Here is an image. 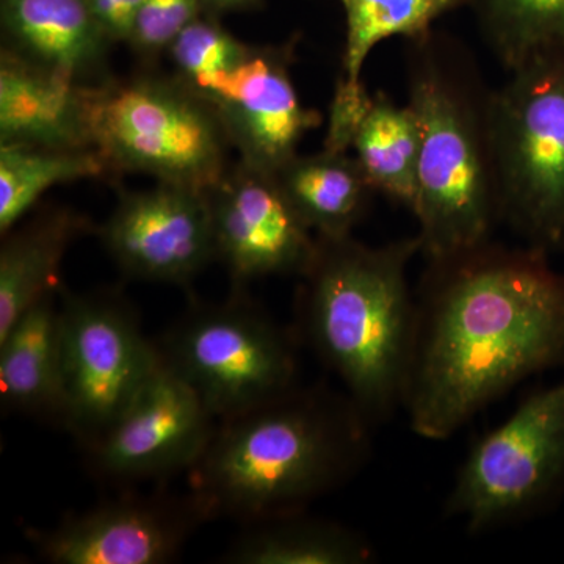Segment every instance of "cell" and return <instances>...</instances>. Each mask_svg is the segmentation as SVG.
Masks as SVG:
<instances>
[{
    "mask_svg": "<svg viewBox=\"0 0 564 564\" xmlns=\"http://www.w3.org/2000/svg\"><path fill=\"white\" fill-rule=\"evenodd\" d=\"M426 262L403 410L417 436L445 441L527 378L564 372V273L494 239Z\"/></svg>",
    "mask_w": 564,
    "mask_h": 564,
    "instance_id": "1",
    "label": "cell"
},
{
    "mask_svg": "<svg viewBox=\"0 0 564 564\" xmlns=\"http://www.w3.org/2000/svg\"><path fill=\"white\" fill-rule=\"evenodd\" d=\"M372 426L347 393L296 384L218 423L191 491L210 519L248 525L299 513L359 473Z\"/></svg>",
    "mask_w": 564,
    "mask_h": 564,
    "instance_id": "2",
    "label": "cell"
},
{
    "mask_svg": "<svg viewBox=\"0 0 564 564\" xmlns=\"http://www.w3.org/2000/svg\"><path fill=\"white\" fill-rule=\"evenodd\" d=\"M417 254V236L381 247L317 237L300 276V336L373 426L403 410L415 334L408 267Z\"/></svg>",
    "mask_w": 564,
    "mask_h": 564,
    "instance_id": "3",
    "label": "cell"
},
{
    "mask_svg": "<svg viewBox=\"0 0 564 564\" xmlns=\"http://www.w3.org/2000/svg\"><path fill=\"white\" fill-rule=\"evenodd\" d=\"M408 104L417 118L421 254L443 258L492 240L500 223L491 102L469 50L447 33L408 40Z\"/></svg>",
    "mask_w": 564,
    "mask_h": 564,
    "instance_id": "4",
    "label": "cell"
},
{
    "mask_svg": "<svg viewBox=\"0 0 564 564\" xmlns=\"http://www.w3.org/2000/svg\"><path fill=\"white\" fill-rule=\"evenodd\" d=\"M91 148L110 174L210 191L231 148L217 110L180 77L140 74L85 85Z\"/></svg>",
    "mask_w": 564,
    "mask_h": 564,
    "instance_id": "5",
    "label": "cell"
},
{
    "mask_svg": "<svg viewBox=\"0 0 564 564\" xmlns=\"http://www.w3.org/2000/svg\"><path fill=\"white\" fill-rule=\"evenodd\" d=\"M500 223L534 250H564V50L508 70L492 91Z\"/></svg>",
    "mask_w": 564,
    "mask_h": 564,
    "instance_id": "6",
    "label": "cell"
},
{
    "mask_svg": "<svg viewBox=\"0 0 564 564\" xmlns=\"http://www.w3.org/2000/svg\"><path fill=\"white\" fill-rule=\"evenodd\" d=\"M563 500L564 372L473 445L444 508L477 534L541 518Z\"/></svg>",
    "mask_w": 564,
    "mask_h": 564,
    "instance_id": "7",
    "label": "cell"
},
{
    "mask_svg": "<svg viewBox=\"0 0 564 564\" xmlns=\"http://www.w3.org/2000/svg\"><path fill=\"white\" fill-rule=\"evenodd\" d=\"M155 345L217 422L300 384L295 333L240 293L220 304H193Z\"/></svg>",
    "mask_w": 564,
    "mask_h": 564,
    "instance_id": "8",
    "label": "cell"
},
{
    "mask_svg": "<svg viewBox=\"0 0 564 564\" xmlns=\"http://www.w3.org/2000/svg\"><path fill=\"white\" fill-rule=\"evenodd\" d=\"M63 370L62 425L91 448L161 367L158 345L118 293L58 289Z\"/></svg>",
    "mask_w": 564,
    "mask_h": 564,
    "instance_id": "9",
    "label": "cell"
},
{
    "mask_svg": "<svg viewBox=\"0 0 564 564\" xmlns=\"http://www.w3.org/2000/svg\"><path fill=\"white\" fill-rule=\"evenodd\" d=\"M98 234L121 272L135 280L187 285L217 261L209 195L185 185L121 192Z\"/></svg>",
    "mask_w": 564,
    "mask_h": 564,
    "instance_id": "10",
    "label": "cell"
},
{
    "mask_svg": "<svg viewBox=\"0 0 564 564\" xmlns=\"http://www.w3.org/2000/svg\"><path fill=\"white\" fill-rule=\"evenodd\" d=\"M207 521L206 508L192 491L126 496L33 532L32 541L47 563L162 564L172 562Z\"/></svg>",
    "mask_w": 564,
    "mask_h": 564,
    "instance_id": "11",
    "label": "cell"
},
{
    "mask_svg": "<svg viewBox=\"0 0 564 564\" xmlns=\"http://www.w3.org/2000/svg\"><path fill=\"white\" fill-rule=\"evenodd\" d=\"M215 422L198 393L162 362L120 421L88 448L93 470L117 484L191 473Z\"/></svg>",
    "mask_w": 564,
    "mask_h": 564,
    "instance_id": "12",
    "label": "cell"
},
{
    "mask_svg": "<svg viewBox=\"0 0 564 564\" xmlns=\"http://www.w3.org/2000/svg\"><path fill=\"white\" fill-rule=\"evenodd\" d=\"M295 40L282 46H256L243 65L195 88L217 110L240 163L274 174L299 154L322 115L303 106L291 65Z\"/></svg>",
    "mask_w": 564,
    "mask_h": 564,
    "instance_id": "13",
    "label": "cell"
},
{
    "mask_svg": "<svg viewBox=\"0 0 564 564\" xmlns=\"http://www.w3.org/2000/svg\"><path fill=\"white\" fill-rule=\"evenodd\" d=\"M207 195L217 261L225 263L237 289L256 278L306 272L317 236L293 209L273 174L239 162Z\"/></svg>",
    "mask_w": 564,
    "mask_h": 564,
    "instance_id": "14",
    "label": "cell"
},
{
    "mask_svg": "<svg viewBox=\"0 0 564 564\" xmlns=\"http://www.w3.org/2000/svg\"><path fill=\"white\" fill-rule=\"evenodd\" d=\"M3 51L63 79L95 85L110 40L87 0H0Z\"/></svg>",
    "mask_w": 564,
    "mask_h": 564,
    "instance_id": "15",
    "label": "cell"
},
{
    "mask_svg": "<svg viewBox=\"0 0 564 564\" xmlns=\"http://www.w3.org/2000/svg\"><path fill=\"white\" fill-rule=\"evenodd\" d=\"M0 144L88 150L85 85L0 55Z\"/></svg>",
    "mask_w": 564,
    "mask_h": 564,
    "instance_id": "16",
    "label": "cell"
},
{
    "mask_svg": "<svg viewBox=\"0 0 564 564\" xmlns=\"http://www.w3.org/2000/svg\"><path fill=\"white\" fill-rule=\"evenodd\" d=\"M58 289L33 303L0 337V399L7 410L62 423Z\"/></svg>",
    "mask_w": 564,
    "mask_h": 564,
    "instance_id": "17",
    "label": "cell"
},
{
    "mask_svg": "<svg viewBox=\"0 0 564 564\" xmlns=\"http://www.w3.org/2000/svg\"><path fill=\"white\" fill-rule=\"evenodd\" d=\"M87 218L69 207H51L2 236L0 247V337L33 303L61 288L63 258L77 237L90 231Z\"/></svg>",
    "mask_w": 564,
    "mask_h": 564,
    "instance_id": "18",
    "label": "cell"
},
{
    "mask_svg": "<svg viewBox=\"0 0 564 564\" xmlns=\"http://www.w3.org/2000/svg\"><path fill=\"white\" fill-rule=\"evenodd\" d=\"M273 176L307 228L325 239L351 236L375 195L361 165L348 152L296 154Z\"/></svg>",
    "mask_w": 564,
    "mask_h": 564,
    "instance_id": "19",
    "label": "cell"
},
{
    "mask_svg": "<svg viewBox=\"0 0 564 564\" xmlns=\"http://www.w3.org/2000/svg\"><path fill=\"white\" fill-rule=\"evenodd\" d=\"M372 544L339 522L307 511L248 524L221 556L229 564H367Z\"/></svg>",
    "mask_w": 564,
    "mask_h": 564,
    "instance_id": "20",
    "label": "cell"
},
{
    "mask_svg": "<svg viewBox=\"0 0 564 564\" xmlns=\"http://www.w3.org/2000/svg\"><path fill=\"white\" fill-rule=\"evenodd\" d=\"M352 150L375 193L413 212L421 133L410 104L397 106L386 93L378 91L356 132Z\"/></svg>",
    "mask_w": 564,
    "mask_h": 564,
    "instance_id": "21",
    "label": "cell"
},
{
    "mask_svg": "<svg viewBox=\"0 0 564 564\" xmlns=\"http://www.w3.org/2000/svg\"><path fill=\"white\" fill-rule=\"evenodd\" d=\"M110 174L98 151L0 144V234L20 225L55 185Z\"/></svg>",
    "mask_w": 564,
    "mask_h": 564,
    "instance_id": "22",
    "label": "cell"
},
{
    "mask_svg": "<svg viewBox=\"0 0 564 564\" xmlns=\"http://www.w3.org/2000/svg\"><path fill=\"white\" fill-rule=\"evenodd\" d=\"M485 43L505 69L564 50V0H469Z\"/></svg>",
    "mask_w": 564,
    "mask_h": 564,
    "instance_id": "23",
    "label": "cell"
},
{
    "mask_svg": "<svg viewBox=\"0 0 564 564\" xmlns=\"http://www.w3.org/2000/svg\"><path fill=\"white\" fill-rule=\"evenodd\" d=\"M347 22L343 58L344 77L361 82L364 65L378 44L393 36L421 39L434 22L469 0H339Z\"/></svg>",
    "mask_w": 564,
    "mask_h": 564,
    "instance_id": "24",
    "label": "cell"
},
{
    "mask_svg": "<svg viewBox=\"0 0 564 564\" xmlns=\"http://www.w3.org/2000/svg\"><path fill=\"white\" fill-rule=\"evenodd\" d=\"M254 47L221 28L217 18L203 14L177 35L166 54L172 58L176 76L191 87L199 88L239 68Z\"/></svg>",
    "mask_w": 564,
    "mask_h": 564,
    "instance_id": "25",
    "label": "cell"
},
{
    "mask_svg": "<svg viewBox=\"0 0 564 564\" xmlns=\"http://www.w3.org/2000/svg\"><path fill=\"white\" fill-rule=\"evenodd\" d=\"M203 14L202 0H143L128 44L140 57H159Z\"/></svg>",
    "mask_w": 564,
    "mask_h": 564,
    "instance_id": "26",
    "label": "cell"
},
{
    "mask_svg": "<svg viewBox=\"0 0 564 564\" xmlns=\"http://www.w3.org/2000/svg\"><path fill=\"white\" fill-rule=\"evenodd\" d=\"M373 98L375 95L367 91L362 80L350 82L344 76L337 80L323 150L334 152L351 150L352 140H355L356 132L366 118L367 111L372 107Z\"/></svg>",
    "mask_w": 564,
    "mask_h": 564,
    "instance_id": "27",
    "label": "cell"
},
{
    "mask_svg": "<svg viewBox=\"0 0 564 564\" xmlns=\"http://www.w3.org/2000/svg\"><path fill=\"white\" fill-rule=\"evenodd\" d=\"M93 18L110 43H129L143 0H87Z\"/></svg>",
    "mask_w": 564,
    "mask_h": 564,
    "instance_id": "28",
    "label": "cell"
},
{
    "mask_svg": "<svg viewBox=\"0 0 564 564\" xmlns=\"http://www.w3.org/2000/svg\"><path fill=\"white\" fill-rule=\"evenodd\" d=\"M204 14L217 18L220 14L229 13V11H240L251 9L258 6L261 0H202Z\"/></svg>",
    "mask_w": 564,
    "mask_h": 564,
    "instance_id": "29",
    "label": "cell"
}]
</instances>
